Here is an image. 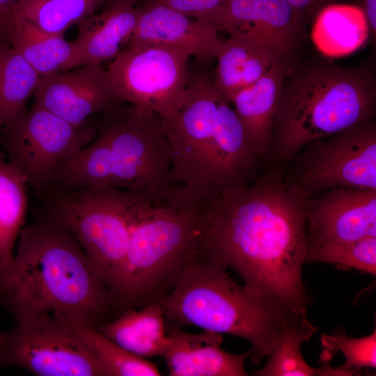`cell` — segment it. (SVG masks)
<instances>
[{
  "label": "cell",
  "mask_w": 376,
  "mask_h": 376,
  "mask_svg": "<svg viewBox=\"0 0 376 376\" xmlns=\"http://www.w3.org/2000/svg\"><path fill=\"white\" fill-rule=\"evenodd\" d=\"M308 197L276 168L221 187L201 201L200 251L234 269L251 295L306 316L301 272Z\"/></svg>",
  "instance_id": "6da1fadb"
},
{
  "label": "cell",
  "mask_w": 376,
  "mask_h": 376,
  "mask_svg": "<svg viewBox=\"0 0 376 376\" xmlns=\"http://www.w3.org/2000/svg\"><path fill=\"white\" fill-rule=\"evenodd\" d=\"M0 306L16 323L51 314L91 327L123 311L75 239L41 218L22 228L0 274Z\"/></svg>",
  "instance_id": "7a4b0ae2"
},
{
  "label": "cell",
  "mask_w": 376,
  "mask_h": 376,
  "mask_svg": "<svg viewBox=\"0 0 376 376\" xmlns=\"http://www.w3.org/2000/svg\"><path fill=\"white\" fill-rule=\"evenodd\" d=\"M163 125L172 180L199 201L248 180L258 171L261 160L235 111L206 74L189 76L182 106L174 120Z\"/></svg>",
  "instance_id": "3957f363"
},
{
  "label": "cell",
  "mask_w": 376,
  "mask_h": 376,
  "mask_svg": "<svg viewBox=\"0 0 376 376\" xmlns=\"http://www.w3.org/2000/svg\"><path fill=\"white\" fill-rule=\"evenodd\" d=\"M130 237L116 291L124 311L163 297L199 250L201 203L175 185L161 195L125 191Z\"/></svg>",
  "instance_id": "277c9868"
},
{
  "label": "cell",
  "mask_w": 376,
  "mask_h": 376,
  "mask_svg": "<svg viewBox=\"0 0 376 376\" xmlns=\"http://www.w3.org/2000/svg\"><path fill=\"white\" fill-rule=\"evenodd\" d=\"M373 64L344 67L322 58L291 70L283 79L269 154L288 162L308 143L373 119Z\"/></svg>",
  "instance_id": "5b68a950"
},
{
  "label": "cell",
  "mask_w": 376,
  "mask_h": 376,
  "mask_svg": "<svg viewBox=\"0 0 376 376\" xmlns=\"http://www.w3.org/2000/svg\"><path fill=\"white\" fill-rule=\"evenodd\" d=\"M94 139L56 172L48 189L115 188L161 194L175 185L162 118L121 103L95 119Z\"/></svg>",
  "instance_id": "8992f818"
},
{
  "label": "cell",
  "mask_w": 376,
  "mask_h": 376,
  "mask_svg": "<svg viewBox=\"0 0 376 376\" xmlns=\"http://www.w3.org/2000/svg\"><path fill=\"white\" fill-rule=\"evenodd\" d=\"M164 318L182 327L229 334L251 345V362L258 366L301 315L288 307L249 293L227 269L200 251L182 269L162 297Z\"/></svg>",
  "instance_id": "52a82bcc"
},
{
  "label": "cell",
  "mask_w": 376,
  "mask_h": 376,
  "mask_svg": "<svg viewBox=\"0 0 376 376\" xmlns=\"http://www.w3.org/2000/svg\"><path fill=\"white\" fill-rule=\"evenodd\" d=\"M38 218L68 232L116 297L130 228L125 191L80 187L49 189Z\"/></svg>",
  "instance_id": "ba28073f"
},
{
  "label": "cell",
  "mask_w": 376,
  "mask_h": 376,
  "mask_svg": "<svg viewBox=\"0 0 376 376\" xmlns=\"http://www.w3.org/2000/svg\"><path fill=\"white\" fill-rule=\"evenodd\" d=\"M94 117L75 125L33 103L32 107L0 130L7 161L43 198L58 169L95 137Z\"/></svg>",
  "instance_id": "9c48e42d"
},
{
  "label": "cell",
  "mask_w": 376,
  "mask_h": 376,
  "mask_svg": "<svg viewBox=\"0 0 376 376\" xmlns=\"http://www.w3.org/2000/svg\"><path fill=\"white\" fill-rule=\"evenodd\" d=\"M191 56L189 50L174 45L127 46L107 70L123 102L170 123L185 99Z\"/></svg>",
  "instance_id": "30bf717a"
},
{
  "label": "cell",
  "mask_w": 376,
  "mask_h": 376,
  "mask_svg": "<svg viewBox=\"0 0 376 376\" xmlns=\"http://www.w3.org/2000/svg\"><path fill=\"white\" fill-rule=\"evenodd\" d=\"M36 376H103L71 320L43 314L0 332V369Z\"/></svg>",
  "instance_id": "8fae6325"
},
{
  "label": "cell",
  "mask_w": 376,
  "mask_h": 376,
  "mask_svg": "<svg viewBox=\"0 0 376 376\" xmlns=\"http://www.w3.org/2000/svg\"><path fill=\"white\" fill-rule=\"evenodd\" d=\"M301 150L290 178L309 196L336 188L376 189L374 119L313 141Z\"/></svg>",
  "instance_id": "7c38bea8"
},
{
  "label": "cell",
  "mask_w": 376,
  "mask_h": 376,
  "mask_svg": "<svg viewBox=\"0 0 376 376\" xmlns=\"http://www.w3.org/2000/svg\"><path fill=\"white\" fill-rule=\"evenodd\" d=\"M306 18L285 0H225L218 29L290 61L304 33Z\"/></svg>",
  "instance_id": "4fadbf2b"
},
{
  "label": "cell",
  "mask_w": 376,
  "mask_h": 376,
  "mask_svg": "<svg viewBox=\"0 0 376 376\" xmlns=\"http://www.w3.org/2000/svg\"><path fill=\"white\" fill-rule=\"evenodd\" d=\"M305 218L306 252L376 237V189L336 188L310 196Z\"/></svg>",
  "instance_id": "5bb4252c"
},
{
  "label": "cell",
  "mask_w": 376,
  "mask_h": 376,
  "mask_svg": "<svg viewBox=\"0 0 376 376\" xmlns=\"http://www.w3.org/2000/svg\"><path fill=\"white\" fill-rule=\"evenodd\" d=\"M40 76L34 104L75 125L123 103L101 64Z\"/></svg>",
  "instance_id": "9a60e30c"
},
{
  "label": "cell",
  "mask_w": 376,
  "mask_h": 376,
  "mask_svg": "<svg viewBox=\"0 0 376 376\" xmlns=\"http://www.w3.org/2000/svg\"><path fill=\"white\" fill-rule=\"evenodd\" d=\"M221 40L209 24L150 0L139 7L136 26L127 46L162 44L183 47L202 63L215 58Z\"/></svg>",
  "instance_id": "2e32d148"
},
{
  "label": "cell",
  "mask_w": 376,
  "mask_h": 376,
  "mask_svg": "<svg viewBox=\"0 0 376 376\" xmlns=\"http://www.w3.org/2000/svg\"><path fill=\"white\" fill-rule=\"evenodd\" d=\"M169 344L164 356L170 376H246L251 350L229 353L220 345L221 334L207 330L187 333L166 320Z\"/></svg>",
  "instance_id": "e0dca14e"
},
{
  "label": "cell",
  "mask_w": 376,
  "mask_h": 376,
  "mask_svg": "<svg viewBox=\"0 0 376 376\" xmlns=\"http://www.w3.org/2000/svg\"><path fill=\"white\" fill-rule=\"evenodd\" d=\"M137 0H113L99 13L77 24L74 40L79 64H101L114 59L128 43L139 16Z\"/></svg>",
  "instance_id": "ac0fdd59"
},
{
  "label": "cell",
  "mask_w": 376,
  "mask_h": 376,
  "mask_svg": "<svg viewBox=\"0 0 376 376\" xmlns=\"http://www.w3.org/2000/svg\"><path fill=\"white\" fill-rule=\"evenodd\" d=\"M290 64L288 60L279 61L254 84L239 91L231 102L260 160L270 152L274 120Z\"/></svg>",
  "instance_id": "d6986e66"
},
{
  "label": "cell",
  "mask_w": 376,
  "mask_h": 376,
  "mask_svg": "<svg viewBox=\"0 0 376 376\" xmlns=\"http://www.w3.org/2000/svg\"><path fill=\"white\" fill-rule=\"evenodd\" d=\"M162 297L142 309L127 308L115 318L94 327L127 351L143 358L164 357L168 347Z\"/></svg>",
  "instance_id": "ffe728a7"
},
{
  "label": "cell",
  "mask_w": 376,
  "mask_h": 376,
  "mask_svg": "<svg viewBox=\"0 0 376 376\" xmlns=\"http://www.w3.org/2000/svg\"><path fill=\"white\" fill-rule=\"evenodd\" d=\"M3 38L40 77L80 66L73 41L44 32L15 15L7 24Z\"/></svg>",
  "instance_id": "44dd1931"
},
{
  "label": "cell",
  "mask_w": 376,
  "mask_h": 376,
  "mask_svg": "<svg viewBox=\"0 0 376 376\" xmlns=\"http://www.w3.org/2000/svg\"><path fill=\"white\" fill-rule=\"evenodd\" d=\"M314 17L311 39L326 57L351 54L363 47L370 36L364 10L358 6L330 3Z\"/></svg>",
  "instance_id": "7402d4cb"
},
{
  "label": "cell",
  "mask_w": 376,
  "mask_h": 376,
  "mask_svg": "<svg viewBox=\"0 0 376 376\" xmlns=\"http://www.w3.org/2000/svg\"><path fill=\"white\" fill-rule=\"evenodd\" d=\"M215 58L214 86L230 104L239 91L254 84L276 62L284 60L231 36L221 40Z\"/></svg>",
  "instance_id": "603a6c76"
},
{
  "label": "cell",
  "mask_w": 376,
  "mask_h": 376,
  "mask_svg": "<svg viewBox=\"0 0 376 376\" xmlns=\"http://www.w3.org/2000/svg\"><path fill=\"white\" fill-rule=\"evenodd\" d=\"M26 177L0 151V274L11 265L13 248L26 221Z\"/></svg>",
  "instance_id": "cb8c5ba5"
},
{
  "label": "cell",
  "mask_w": 376,
  "mask_h": 376,
  "mask_svg": "<svg viewBox=\"0 0 376 376\" xmlns=\"http://www.w3.org/2000/svg\"><path fill=\"white\" fill-rule=\"evenodd\" d=\"M318 330L306 318L301 316L292 322L285 331L281 340L267 356L263 368L253 370L256 376H350V373L333 368L330 363H322L320 368L310 366L304 360L301 346L309 340Z\"/></svg>",
  "instance_id": "d4e9b609"
},
{
  "label": "cell",
  "mask_w": 376,
  "mask_h": 376,
  "mask_svg": "<svg viewBox=\"0 0 376 376\" xmlns=\"http://www.w3.org/2000/svg\"><path fill=\"white\" fill-rule=\"evenodd\" d=\"M40 75L3 38L0 37V124L12 123L26 109Z\"/></svg>",
  "instance_id": "484cf974"
},
{
  "label": "cell",
  "mask_w": 376,
  "mask_h": 376,
  "mask_svg": "<svg viewBox=\"0 0 376 376\" xmlns=\"http://www.w3.org/2000/svg\"><path fill=\"white\" fill-rule=\"evenodd\" d=\"M104 0H18L15 15L47 33L66 30L94 13Z\"/></svg>",
  "instance_id": "4316f807"
},
{
  "label": "cell",
  "mask_w": 376,
  "mask_h": 376,
  "mask_svg": "<svg viewBox=\"0 0 376 376\" xmlns=\"http://www.w3.org/2000/svg\"><path fill=\"white\" fill-rule=\"evenodd\" d=\"M71 321L92 352L103 376L161 375L155 364L146 358L127 351L99 332L94 327Z\"/></svg>",
  "instance_id": "83f0119b"
},
{
  "label": "cell",
  "mask_w": 376,
  "mask_h": 376,
  "mask_svg": "<svg viewBox=\"0 0 376 376\" xmlns=\"http://www.w3.org/2000/svg\"><path fill=\"white\" fill-rule=\"evenodd\" d=\"M320 343L323 350L320 359L330 363L337 352L343 354L345 361L339 368L359 375L362 368H376V329L372 334L362 338H354L347 336L345 331L337 329L331 334H322Z\"/></svg>",
  "instance_id": "f1b7e54d"
},
{
  "label": "cell",
  "mask_w": 376,
  "mask_h": 376,
  "mask_svg": "<svg viewBox=\"0 0 376 376\" xmlns=\"http://www.w3.org/2000/svg\"><path fill=\"white\" fill-rule=\"evenodd\" d=\"M306 262L331 263L340 269L353 268L375 276L376 237L368 236L308 250Z\"/></svg>",
  "instance_id": "f546056e"
},
{
  "label": "cell",
  "mask_w": 376,
  "mask_h": 376,
  "mask_svg": "<svg viewBox=\"0 0 376 376\" xmlns=\"http://www.w3.org/2000/svg\"><path fill=\"white\" fill-rule=\"evenodd\" d=\"M219 31L218 16L225 0H152Z\"/></svg>",
  "instance_id": "4dcf8cb0"
},
{
  "label": "cell",
  "mask_w": 376,
  "mask_h": 376,
  "mask_svg": "<svg viewBox=\"0 0 376 376\" xmlns=\"http://www.w3.org/2000/svg\"><path fill=\"white\" fill-rule=\"evenodd\" d=\"M295 9L300 12L306 18L315 16L324 6L333 3L335 0H285Z\"/></svg>",
  "instance_id": "1f68e13d"
},
{
  "label": "cell",
  "mask_w": 376,
  "mask_h": 376,
  "mask_svg": "<svg viewBox=\"0 0 376 376\" xmlns=\"http://www.w3.org/2000/svg\"><path fill=\"white\" fill-rule=\"evenodd\" d=\"M17 0H0V37L3 38L7 24L13 17Z\"/></svg>",
  "instance_id": "d6a6232c"
},
{
  "label": "cell",
  "mask_w": 376,
  "mask_h": 376,
  "mask_svg": "<svg viewBox=\"0 0 376 376\" xmlns=\"http://www.w3.org/2000/svg\"><path fill=\"white\" fill-rule=\"evenodd\" d=\"M362 8L366 16L370 36L375 38L376 35V0H363Z\"/></svg>",
  "instance_id": "836d02e7"
},
{
  "label": "cell",
  "mask_w": 376,
  "mask_h": 376,
  "mask_svg": "<svg viewBox=\"0 0 376 376\" xmlns=\"http://www.w3.org/2000/svg\"><path fill=\"white\" fill-rule=\"evenodd\" d=\"M1 128H2V127H1V125L0 124V130H1ZM0 143H1V136H0Z\"/></svg>",
  "instance_id": "e575fe53"
},
{
  "label": "cell",
  "mask_w": 376,
  "mask_h": 376,
  "mask_svg": "<svg viewBox=\"0 0 376 376\" xmlns=\"http://www.w3.org/2000/svg\"><path fill=\"white\" fill-rule=\"evenodd\" d=\"M18 1V0H17Z\"/></svg>",
  "instance_id": "d590c367"
}]
</instances>
